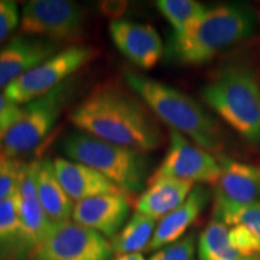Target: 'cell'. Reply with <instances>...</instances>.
Wrapping results in <instances>:
<instances>
[{"instance_id": "21", "label": "cell", "mask_w": 260, "mask_h": 260, "mask_svg": "<svg viewBox=\"0 0 260 260\" xmlns=\"http://www.w3.org/2000/svg\"><path fill=\"white\" fill-rule=\"evenodd\" d=\"M158 220L136 212L130 217L121 232L110 240L116 255L133 254L147 251L153 239Z\"/></svg>"}, {"instance_id": "19", "label": "cell", "mask_w": 260, "mask_h": 260, "mask_svg": "<svg viewBox=\"0 0 260 260\" xmlns=\"http://www.w3.org/2000/svg\"><path fill=\"white\" fill-rule=\"evenodd\" d=\"M34 184L42 209L52 223L69 220L73 216L74 201L65 193L54 171L53 160L42 158L34 160Z\"/></svg>"}, {"instance_id": "23", "label": "cell", "mask_w": 260, "mask_h": 260, "mask_svg": "<svg viewBox=\"0 0 260 260\" xmlns=\"http://www.w3.org/2000/svg\"><path fill=\"white\" fill-rule=\"evenodd\" d=\"M155 6L170 23L175 35L186 31L209 9L195 0H158Z\"/></svg>"}, {"instance_id": "31", "label": "cell", "mask_w": 260, "mask_h": 260, "mask_svg": "<svg viewBox=\"0 0 260 260\" xmlns=\"http://www.w3.org/2000/svg\"><path fill=\"white\" fill-rule=\"evenodd\" d=\"M2 147H3V140L0 139V152H2Z\"/></svg>"}, {"instance_id": "7", "label": "cell", "mask_w": 260, "mask_h": 260, "mask_svg": "<svg viewBox=\"0 0 260 260\" xmlns=\"http://www.w3.org/2000/svg\"><path fill=\"white\" fill-rule=\"evenodd\" d=\"M94 56L95 51L88 46L63 48L6 87L5 96L23 106L71 80V76L88 64Z\"/></svg>"}, {"instance_id": "6", "label": "cell", "mask_w": 260, "mask_h": 260, "mask_svg": "<svg viewBox=\"0 0 260 260\" xmlns=\"http://www.w3.org/2000/svg\"><path fill=\"white\" fill-rule=\"evenodd\" d=\"M74 94L73 80L23 105L21 119L3 139L2 153L17 158L35 148L54 128Z\"/></svg>"}, {"instance_id": "10", "label": "cell", "mask_w": 260, "mask_h": 260, "mask_svg": "<svg viewBox=\"0 0 260 260\" xmlns=\"http://www.w3.org/2000/svg\"><path fill=\"white\" fill-rule=\"evenodd\" d=\"M219 162L217 157L197 146L186 136L170 130V144L167 154L149 182L160 178L190 182L199 184H213L219 177Z\"/></svg>"}, {"instance_id": "18", "label": "cell", "mask_w": 260, "mask_h": 260, "mask_svg": "<svg viewBox=\"0 0 260 260\" xmlns=\"http://www.w3.org/2000/svg\"><path fill=\"white\" fill-rule=\"evenodd\" d=\"M197 184L190 182L160 178L149 182L147 188L139 195L135 203L136 212L160 220L180 207Z\"/></svg>"}, {"instance_id": "24", "label": "cell", "mask_w": 260, "mask_h": 260, "mask_svg": "<svg viewBox=\"0 0 260 260\" xmlns=\"http://www.w3.org/2000/svg\"><path fill=\"white\" fill-rule=\"evenodd\" d=\"M213 219L228 226L242 225L256 237L260 243V201L247 205H229L213 209Z\"/></svg>"}, {"instance_id": "22", "label": "cell", "mask_w": 260, "mask_h": 260, "mask_svg": "<svg viewBox=\"0 0 260 260\" xmlns=\"http://www.w3.org/2000/svg\"><path fill=\"white\" fill-rule=\"evenodd\" d=\"M199 260H260L243 255L233 246L229 228L219 220L212 219L198 240Z\"/></svg>"}, {"instance_id": "16", "label": "cell", "mask_w": 260, "mask_h": 260, "mask_svg": "<svg viewBox=\"0 0 260 260\" xmlns=\"http://www.w3.org/2000/svg\"><path fill=\"white\" fill-rule=\"evenodd\" d=\"M53 164L61 187L75 203L98 195L122 193L103 175L87 165L67 158L54 159Z\"/></svg>"}, {"instance_id": "27", "label": "cell", "mask_w": 260, "mask_h": 260, "mask_svg": "<svg viewBox=\"0 0 260 260\" xmlns=\"http://www.w3.org/2000/svg\"><path fill=\"white\" fill-rule=\"evenodd\" d=\"M230 242L243 255L260 259V243L256 237L242 225H234L229 229Z\"/></svg>"}, {"instance_id": "20", "label": "cell", "mask_w": 260, "mask_h": 260, "mask_svg": "<svg viewBox=\"0 0 260 260\" xmlns=\"http://www.w3.org/2000/svg\"><path fill=\"white\" fill-rule=\"evenodd\" d=\"M31 252L19 219L18 190L0 204V260L30 259Z\"/></svg>"}, {"instance_id": "13", "label": "cell", "mask_w": 260, "mask_h": 260, "mask_svg": "<svg viewBox=\"0 0 260 260\" xmlns=\"http://www.w3.org/2000/svg\"><path fill=\"white\" fill-rule=\"evenodd\" d=\"M61 51V45L47 39L16 35L0 48V89Z\"/></svg>"}, {"instance_id": "1", "label": "cell", "mask_w": 260, "mask_h": 260, "mask_svg": "<svg viewBox=\"0 0 260 260\" xmlns=\"http://www.w3.org/2000/svg\"><path fill=\"white\" fill-rule=\"evenodd\" d=\"M69 121L79 132L145 153L162 142L161 129L151 110L132 89L116 83L95 87L74 107Z\"/></svg>"}, {"instance_id": "11", "label": "cell", "mask_w": 260, "mask_h": 260, "mask_svg": "<svg viewBox=\"0 0 260 260\" xmlns=\"http://www.w3.org/2000/svg\"><path fill=\"white\" fill-rule=\"evenodd\" d=\"M219 177L213 184V209L229 205H247L260 201V165L216 155Z\"/></svg>"}, {"instance_id": "3", "label": "cell", "mask_w": 260, "mask_h": 260, "mask_svg": "<svg viewBox=\"0 0 260 260\" xmlns=\"http://www.w3.org/2000/svg\"><path fill=\"white\" fill-rule=\"evenodd\" d=\"M255 29L256 15L249 6L226 4L209 8L186 31L171 35L167 54L181 65L199 67L251 38Z\"/></svg>"}, {"instance_id": "4", "label": "cell", "mask_w": 260, "mask_h": 260, "mask_svg": "<svg viewBox=\"0 0 260 260\" xmlns=\"http://www.w3.org/2000/svg\"><path fill=\"white\" fill-rule=\"evenodd\" d=\"M201 98L246 141L260 145V79L248 60L220 65L201 88Z\"/></svg>"}, {"instance_id": "15", "label": "cell", "mask_w": 260, "mask_h": 260, "mask_svg": "<svg viewBox=\"0 0 260 260\" xmlns=\"http://www.w3.org/2000/svg\"><path fill=\"white\" fill-rule=\"evenodd\" d=\"M210 198L211 191L201 184H197L180 207L159 220L147 252L158 251L187 235V230L199 218Z\"/></svg>"}, {"instance_id": "25", "label": "cell", "mask_w": 260, "mask_h": 260, "mask_svg": "<svg viewBox=\"0 0 260 260\" xmlns=\"http://www.w3.org/2000/svg\"><path fill=\"white\" fill-rule=\"evenodd\" d=\"M24 164L17 158L5 157L0 152V204L18 190Z\"/></svg>"}, {"instance_id": "14", "label": "cell", "mask_w": 260, "mask_h": 260, "mask_svg": "<svg viewBox=\"0 0 260 260\" xmlns=\"http://www.w3.org/2000/svg\"><path fill=\"white\" fill-rule=\"evenodd\" d=\"M130 213L128 195L104 194L77 201L74 205V222L112 240L124 226Z\"/></svg>"}, {"instance_id": "5", "label": "cell", "mask_w": 260, "mask_h": 260, "mask_svg": "<svg viewBox=\"0 0 260 260\" xmlns=\"http://www.w3.org/2000/svg\"><path fill=\"white\" fill-rule=\"evenodd\" d=\"M61 152L69 160L99 172L125 195L141 194L147 188L151 175L145 152L111 144L82 132L65 136Z\"/></svg>"}, {"instance_id": "12", "label": "cell", "mask_w": 260, "mask_h": 260, "mask_svg": "<svg viewBox=\"0 0 260 260\" xmlns=\"http://www.w3.org/2000/svg\"><path fill=\"white\" fill-rule=\"evenodd\" d=\"M109 32L117 50L139 69H152L164 54L159 32L149 24L115 19L110 23Z\"/></svg>"}, {"instance_id": "30", "label": "cell", "mask_w": 260, "mask_h": 260, "mask_svg": "<svg viewBox=\"0 0 260 260\" xmlns=\"http://www.w3.org/2000/svg\"><path fill=\"white\" fill-rule=\"evenodd\" d=\"M115 260H146L142 253H133V254L117 255Z\"/></svg>"}, {"instance_id": "17", "label": "cell", "mask_w": 260, "mask_h": 260, "mask_svg": "<svg viewBox=\"0 0 260 260\" xmlns=\"http://www.w3.org/2000/svg\"><path fill=\"white\" fill-rule=\"evenodd\" d=\"M19 219L30 252L37 249L50 232L52 223L39 201L34 184V162L24 164L18 187ZM31 256V255H30Z\"/></svg>"}, {"instance_id": "9", "label": "cell", "mask_w": 260, "mask_h": 260, "mask_svg": "<svg viewBox=\"0 0 260 260\" xmlns=\"http://www.w3.org/2000/svg\"><path fill=\"white\" fill-rule=\"evenodd\" d=\"M83 10L70 0H31L21 10L19 30L23 35L61 44L80 35Z\"/></svg>"}, {"instance_id": "2", "label": "cell", "mask_w": 260, "mask_h": 260, "mask_svg": "<svg viewBox=\"0 0 260 260\" xmlns=\"http://www.w3.org/2000/svg\"><path fill=\"white\" fill-rule=\"evenodd\" d=\"M126 87L170 130L180 133L214 155L225 145L222 126L199 102L182 90L136 71L124 73Z\"/></svg>"}, {"instance_id": "8", "label": "cell", "mask_w": 260, "mask_h": 260, "mask_svg": "<svg viewBox=\"0 0 260 260\" xmlns=\"http://www.w3.org/2000/svg\"><path fill=\"white\" fill-rule=\"evenodd\" d=\"M111 242L74 220L53 223L30 260H112Z\"/></svg>"}, {"instance_id": "29", "label": "cell", "mask_w": 260, "mask_h": 260, "mask_svg": "<svg viewBox=\"0 0 260 260\" xmlns=\"http://www.w3.org/2000/svg\"><path fill=\"white\" fill-rule=\"evenodd\" d=\"M23 113V106L12 103L5 96L4 93H0V139H4L5 135L16 125L21 119Z\"/></svg>"}, {"instance_id": "26", "label": "cell", "mask_w": 260, "mask_h": 260, "mask_svg": "<svg viewBox=\"0 0 260 260\" xmlns=\"http://www.w3.org/2000/svg\"><path fill=\"white\" fill-rule=\"evenodd\" d=\"M198 243L195 233H188L178 241L155 251L148 260H195Z\"/></svg>"}, {"instance_id": "28", "label": "cell", "mask_w": 260, "mask_h": 260, "mask_svg": "<svg viewBox=\"0 0 260 260\" xmlns=\"http://www.w3.org/2000/svg\"><path fill=\"white\" fill-rule=\"evenodd\" d=\"M21 22V11L17 3L0 0V45L12 34Z\"/></svg>"}]
</instances>
